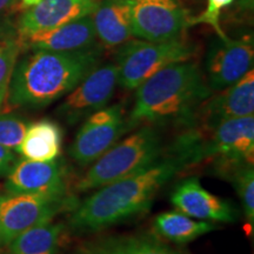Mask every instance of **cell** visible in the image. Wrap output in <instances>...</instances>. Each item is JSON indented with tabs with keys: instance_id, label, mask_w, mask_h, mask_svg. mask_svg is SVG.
<instances>
[{
	"instance_id": "obj_1",
	"label": "cell",
	"mask_w": 254,
	"mask_h": 254,
	"mask_svg": "<svg viewBox=\"0 0 254 254\" xmlns=\"http://www.w3.org/2000/svg\"><path fill=\"white\" fill-rule=\"evenodd\" d=\"M190 166L189 155L171 146V151L153 164L94 190L84 201L78 202L71 211L68 228L75 233H98L146 213L159 190Z\"/></svg>"
},
{
	"instance_id": "obj_2",
	"label": "cell",
	"mask_w": 254,
	"mask_h": 254,
	"mask_svg": "<svg viewBox=\"0 0 254 254\" xmlns=\"http://www.w3.org/2000/svg\"><path fill=\"white\" fill-rule=\"evenodd\" d=\"M100 57L95 47L72 52L32 50L15 62L5 103L31 109L55 103L99 66Z\"/></svg>"
},
{
	"instance_id": "obj_3",
	"label": "cell",
	"mask_w": 254,
	"mask_h": 254,
	"mask_svg": "<svg viewBox=\"0 0 254 254\" xmlns=\"http://www.w3.org/2000/svg\"><path fill=\"white\" fill-rule=\"evenodd\" d=\"M135 90L127 118L129 129L139 125L189 126L199 105L213 93L193 60L167 66Z\"/></svg>"
},
{
	"instance_id": "obj_4",
	"label": "cell",
	"mask_w": 254,
	"mask_h": 254,
	"mask_svg": "<svg viewBox=\"0 0 254 254\" xmlns=\"http://www.w3.org/2000/svg\"><path fill=\"white\" fill-rule=\"evenodd\" d=\"M164 153L163 139L155 126L142 125L90 165L74 190L88 192L109 185L153 164Z\"/></svg>"
},
{
	"instance_id": "obj_5",
	"label": "cell",
	"mask_w": 254,
	"mask_h": 254,
	"mask_svg": "<svg viewBox=\"0 0 254 254\" xmlns=\"http://www.w3.org/2000/svg\"><path fill=\"white\" fill-rule=\"evenodd\" d=\"M194 44L180 36L166 41L128 40L117 52L118 84L124 90H135L142 82L173 64L192 60Z\"/></svg>"
},
{
	"instance_id": "obj_6",
	"label": "cell",
	"mask_w": 254,
	"mask_h": 254,
	"mask_svg": "<svg viewBox=\"0 0 254 254\" xmlns=\"http://www.w3.org/2000/svg\"><path fill=\"white\" fill-rule=\"evenodd\" d=\"M73 194L47 196L40 194L0 195V249L8 246L30 228L53 220L78 205Z\"/></svg>"
},
{
	"instance_id": "obj_7",
	"label": "cell",
	"mask_w": 254,
	"mask_h": 254,
	"mask_svg": "<svg viewBox=\"0 0 254 254\" xmlns=\"http://www.w3.org/2000/svg\"><path fill=\"white\" fill-rule=\"evenodd\" d=\"M129 131L123 105L95 111L84 120L74 136L69 155L80 166H90Z\"/></svg>"
},
{
	"instance_id": "obj_8",
	"label": "cell",
	"mask_w": 254,
	"mask_h": 254,
	"mask_svg": "<svg viewBox=\"0 0 254 254\" xmlns=\"http://www.w3.org/2000/svg\"><path fill=\"white\" fill-rule=\"evenodd\" d=\"M196 164L254 163V116L225 120L204 138H198Z\"/></svg>"
},
{
	"instance_id": "obj_9",
	"label": "cell",
	"mask_w": 254,
	"mask_h": 254,
	"mask_svg": "<svg viewBox=\"0 0 254 254\" xmlns=\"http://www.w3.org/2000/svg\"><path fill=\"white\" fill-rule=\"evenodd\" d=\"M209 95L196 109L185 128L199 138L207 135L215 126L228 119L254 114V71L251 68L234 84Z\"/></svg>"
},
{
	"instance_id": "obj_10",
	"label": "cell",
	"mask_w": 254,
	"mask_h": 254,
	"mask_svg": "<svg viewBox=\"0 0 254 254\" xmlns=\"http://www.w3.org/2000/svg\"><path fill=\"white\" fill-rule=\"evenodd\" d=\"M132 34L146 41H166L183 36L190 12L182 0H129Z\"/></svg>"
},
{
	"instance_id": "obj_11",
	"label": "cell",
	"mask_w": 254,
	"mask_h": 254,
	"mask_svg": "<svg viewBox=\"0 0 254 254\" xmlns=\"http://www.w3.org/2000/svg\"><path fill=\"white\" fill-rule=\"evenodd\" d=\"M118 85V67L110 63L97 66L66 95L58 109L59 117L69 126L77 125L107 106Z\"/></svg>"
},
{
	"instance_id": "obj_12",
	"label": "cell",
	"mask_w": 254,
	"mask_h": 254,
	"mask_svg": "<svg viewBox=\"0 0 254 254\" xmlns=\"http://www.w3.org/2000/svg\"><path fill=\"white\" fill-rule=\"evenodd\" d=\"M253 39L218 37L212 40L206 56V82L212 92L224 90L234 84L252 68Z\"/></svg>"
},
{
	"instance_id": "obj_13",
	"label": "cell",
	"mask_w": 254,
	"mask_h": 254,
	"mask_svg": "<svg viewBox=\"0 0 254 254\" xmlns=\"http://www.w3.org/2000/svg\"><path fill=\"white\" fill-rule=\"evenodd\" d=\"M5 190L9 194H40L65 196L67 190V170L62 159L52 161H18L7 174Z\"/></svg>"
},
{
	"instance_id": "obj_14",
	"label": "cell",
	"mask_w": 254,
	"mask_h": 254,
	"mask_svg": "<svg viewBox=\"0 0 254 254\" xmlns=\"http://www.w3.org/2000/svg\"><path fill=\"white\" fill-rule=\"evenodd\" d=\"M171 202L182 213L202 221L231 224L237 219L234 206L206 190L195 177L177 184L171 194Z\"/></svg>"
},
{
	"instance_id": "obj_15",
	"label": "cell",
	"mask_w": 254,
	"mask_h": 254,
	"mask_svg": "<svg viewBox=\"0 0 254 254\" xmlns=\"http://www.w3.org/2000/svg\"><path fill=\"white\" fill-rule=\"evenodd\" d=\"M18 41L21 47L30 50L72 52L93 47L97 34L91 15H86L58 27L19 37Z\"/></svg>"
},
{
	"instance_id": "obj_16",
	"label": "cell",
	"mask_w": 254,
	"mask_h": 254,
	"mask_svg": "<svg viewBox=\"0 0 254 254\" xmlns=\"http://www.w3.org/2000/svg\"><path fill=\"white\" fill-rule=\"evenodd\" d=\"M99 0H40L19 19V37L91 15Z\"/></svg>"
},
{
	"instance_id": "obj_17",
	"label": "cell",
	"mask_w": 254,
	"mask_h": 254,
	"mask_svg": "<svg viewBox=\"0 0 254 254\" xmlns=\"http://www.w3.org/2000/svg\"><path fill=\"white\" fill-rule=\"evenodd\" d=\"M73 254H186L178 251L157 234L133 233L100 236L82 241Z\"/></svg>"
},
{
	"instance_id": "obj_18",
	"label": "cell",
	"mask_w": 254,
	"mask_h": 254,
	"mask_svg": "<svg viewBox=\"0 0 254 254\" xmlns=\"http://www.w3.org/2000/svg\"><path fill=\"white\" fill-rule=\"evenodd\" d=\"M91 18L97 39L107 49L119 47L132 39L129 0H99Z\"/></svg>"
},
{
	"instance_id": "obj_19",
	"label": "cell",
	"mask_w": 254,
	"mask_h": 254,
	"mask_svg": "<svg viewBox=\"0 0 254 254\" xmlns=\"http://www.w3.org/2000/svg\"><path fill=\"white\" fill-rule=\"evenodd\" d=\"M62 146V127L53 120L43 119L28 125L17 152L28 160L52 161L59 158Z\"/></svg>"
},
{
	"instance_id": "obj_20",
	"label": "cell",
	"mask_w": 254,
	"mask_h": 254,
	"mask_svg": "<svg viewBox=\"0 0 254 254\" xmlns=\"http://www.w3.org/2000/svg\"><path fill=\"white\" fill-rule=\"evenodd\" d=\"M153 228L158 237L177 245H185L219 230V225L215 222L194 220L182 212L173 211L158 214L154 218Z\"/></svg>"
},
{
	"instance_id": "obj_21",
	"label": "cell",
	"mask_w": 254,
	"mask_h": 254,
	"mask_svg": "<svg viewBox=\"0 0 254 254\" xmlns=\"http://www.w3.org/2000/svg\"><path fill=\"white\" fill-rule=\"evenodd\" d=\"M64 232L63 222H44L15 238L8 245L9 254H58Z\"/></svg>"
},
{
	"instance_id": "obj_22",
	"label": "cell",
	"mask_w": 254,
	"mask_h": 254,
	"mask_svg": "<svg viewBox=\"0 0 254 254\" xmlns=\"http://www.w3.org/2000/svg\"><path fill=\"white\" fill-rule=\"evenodd\" d=\"M213 172L233 185L241 205L247 226L254 227V168L253 164H226L213 166Z\"/></svg>"
},
{
	"instance_id": "obj_23",
	"label": "cell",
	"mask_w": 254,
	"mask_h": 254,
	"mask_svg": "<svg viewBox=\"0 0 254 254\" xmlns=\"http://www.w3.org/2000/svg\"><path fill=\"white\" fill-rule=\"evenodd\" d=\"M20 50L18 39H7L0 43V110L6 100L9 80Z\"/></svg>"
},
{
	"instance_id": "obj_24",
	"label": "cell",
	"mask_w": 254,
	"mask_h": 254,
	"mask_svg": "<svg viewBox=\"0 0 254 254\" xmlns=\"http://www.w3.org/2000/svg\"><path fill=\"white\" fill-rule=\"evenodd\" d=\"M27 127V122L20 117L0 113V145L12 151H17Z\"/></svg>"
},
{
	"instance_id": "obj_25",
	"label": "cell",
	"mask_w": 254,
	"mask_h": 254,
	"mask_svg": "<svg viewBox=\"0 0 254 254\" xmlns=\"http://www.w3.org/2000/svg\"><path fill=\"white\" fill-rule=\"evenodd\" d=\"M236 0H207V6L201 14L196 17H190L189 27L196 24H207L215 31L218 37H227L220 25V14L225 7H228Z\"/></svg>"
},
{
	"instance_id": "obj_26",
	"label": "cell",
	"mask_w": 254,
	"mask_h": 254,
	"mask_svg": "<svg viewBox=\"0 0 254 254\" xmlns=\"http://www.w3.org/2000/svg\"><path fill=\"white\" fill-rule=\"evenodd\" d=\"M15 161H17V157L13 151L0 145V177L7 176L12 167L14 166Z\"/></svg>"
},
{
	"instance_id": "obj_27",
	"label": "cell",
	"mask_w": 254,
	"mask_h": 254,
	"mask_svg": "<svg viewBox=\"0 0 254 254\" xmlns=\"http://www.w3.org/2000/svg\"><path fill=\"white\" fill-rule=\"evenodd\" d=\"M17 4V0H0V12L11 9Z\"/></svg>"
},
{
	"instance_id": "obj_28",
	"label": "cell",
	"mask_w": 254,
	"mask_h": 254,
	"mask_svg": "<svg viewBox=\"0 0 254 254\" xmlns=\"http://www.w3.org/2000/svg\"><path fill=\"white\" fill-rule=\"evenodd\" d=\"M239 5L241 7H245L247 9H253V5H254V0H239Z\"/></svg>"
},
{
	"instance_id": "obj_29",
	"label": "cell",
	"mask_w": 254,
	"mask_h": 254,
	"mask_svg": "<svg viewBox=\"0 0 254 254\" xmlns=\"http://www.w3.org/2000/svg\"><path fill=\"white\" fill-rule=\"evenodd\" d=\"M38 2H40V0H23V4L26 7H32V6L37 5Z\"/></svg>"
}]
</instances>
